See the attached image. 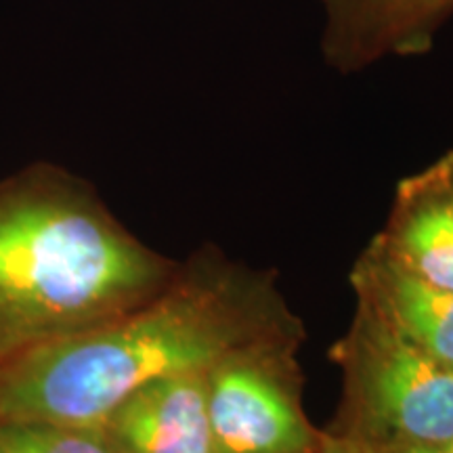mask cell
<instances>
[{
  "label": "cell",
  "instance_id": "obj_10",
  "mask_svg": "<svg viewBox=\"0 0 453 453\" xmlns=\"http://www.w3.org/2000/svg\"><path fill=\"white\" fill-rule=\"evenodd\" d=\"M361 453V451H359ZM380 453H453V439L445 441L439 445H426V447H407V449H395V451H380Z\"/></svg>",
  "mask_w": 453,
  "mask_h": 453
},
{
  "label": "cell",
  "instance_id": "obj_11",
  "mask_svg": "<svg viewBox=\"0 0 453 453\" xmlns=\"http://www.w3.org/2000/svg\"><path fill=\"white\" fill-rule=\"evenodd\" d=\"M315 453H359L357 449H353V447L344 443V441H340L336 437H332L330 433H327V439L326 443L319 447Z\"/></svg>",
  "mask_w": 453,
  "mask_h": 453
},
{
  "label": "cell",
  "instance_id": "obj_5",
  "mask_svg": "<svg viewBox=\"0 0 453 453\" xmlns=\"http://www.w3.org/2000/svg\"><path fill=\"white\" fill-rule=\"evenodd\" d=\"M321 55L340 73L395 57L426 55L453 15V0H317Z\"/></svg>",
  "mask_w": 453,
  "mask_h": 453
},
{
  "label": "cell",
  "instance_id": "obj_4",
  "mask_svg": "<svg viewBox=\"0 0 453 453\" xmlns=\"http://www.w3.org/2000/svg\"><path fill=\"white\" fill-rule=\"evenodd\" d=\"M303 338L248 344L206 372L208 422L214 453H315L327 430L303 407Z\"/></svg>",
  "mask_w": 453,
  "mask_h": 453
},
{
  "label": "cell",
  "instance_id": "obj_9",
  "mask_svg": "<svg viewBox=\"0 0 453 453\" xmlns=\"http://www.w3.org/2000/svg\"><path fill=\"white\" fill-rule=\"evenodd\" d=\"M0 453H110L95 430L41 420H0Z\"/></svg>",
  "mask_w": 453,
  "mask_h": 453
},
{
  "label": "cell",
  "instance_id": "obj_1",
  "mask_svg": "<svg viewBox=\"0 0 453 453\" xmlns=\"http://www.w3.org/2000/svg\"><path fill=\"white\" fill-rule=\"evenodd\" d=\"M304 338L273 273L202 252L141 307L0 359V420L95 430L162 376L208 372L248 344Z\"/></svg>",
  "mask_w": 453,
  "mask_h": 453
},
{
  "label": "cell",
  "instance_id": "obj_2",
  "mask_svg": "<svg viewBox=\"0 0 453 453\" xmlns=\"http://www.w3.org/2000/svg\"><path fill=\"white\" fill-rule=\"evenodd\" d=\"M179 265L150 250L95 191L53 166L0 183V359L120 317Z\"/></svg>",
  "mask_w": 453,
  "mask_h": 453
},
{
  "label": "cell",
  "instance_id": "obj_6",
  "mask_svg": "<svg viewBox=\"0 0 453 453\" xmlns=\"http://www.w3.org/2000/svg\"><path fill=\"white\" fill-rule=\"evenodd\" d=\"M95 433L110 453H214L206 372L173 373L143 384Z\"/></svg>",
  "mask_w": 453,
  "mask_h": 453
},
{
  "label": "cell",
  "instance_id": "obj_7",
  "mask_svg": "<svg viewBox=\"0 0 453 453\" xmlns=\"http://www.w3.org/2000/svg\"><path fill=\"white\" fill-rule=\"evenodd\" d=\"M372 243L401 269L453 290V150L396 183Z\"/></svg>",
  "mask_w": 453,
  "mask_h": 453
},
{
  "label": "cell",
  "instance_id": "obj_8",
  "mask_svg": "<svg viewBox=\"0 0 453 453\" xmlns=\"http://www.w3.org/2000/svg\"><path fill=\"white\" fill-rule=\"evenodd\" d=\"M350 286L357 303L453 370V290L401 269L372 242L355 260Z\"/></svg>",
  "mask_w": 453,
  "mask_h": 453
},
{
  "label": "cell",
  "instance_id": "obj_3",
  "mask_svg": "<svg viewBox=\"0 0 453 453\" xmlns=\"http://www.w3.org/2000/svg\"><path fill=\"white\" fill-rule=\"evenodd\" d=\"M342 399L327 433L361 453L453 439V370L401 336L364 303L330 349Z\"/></svg>",
  "mask_w": 453,
  "mask_h": 453
}]
</instances>
